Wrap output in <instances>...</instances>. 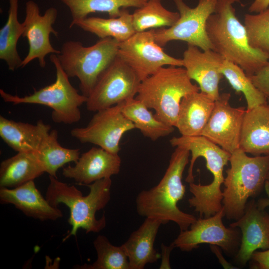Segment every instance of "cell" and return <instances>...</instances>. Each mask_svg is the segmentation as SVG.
I'll list each match as a JSON object with an SVG mask.
<instances>
[{
  "instance_id": "cell-17",
  "label": "cell",
  "mask_w": 269,
  "mask_h": 269,
  "mask_svg": "<svg viewBox=\"0 0 269 269\" xmlns=\"http://www.w3.org/2000/svg\"><path fill=\"white\" fill-rule=\"evenodd\" d=\"M182 60L188 77L198 84L200 91L217 100L220 95V81L223 77L220 72L223 57L212 49L202 50L188 44Z\"/></svg>"
},
{
  "instance_id": "cell-40",
  "label": "cell",
  "mask_w": 269,
  "mask_h": 269,
  "mask_svg": "<svg viewBox=\"0 0 269 269\" xmlns=\"http://www.w3.org/2000/svg\"><path fill=\"white\" fill-rule=\"evenodd\" d=\"M267 104L269 107V95L267 97Z\"/></svg>"
},
{
  "instance_id": "cell-24",
  "label": "cell",
  "mask_w": 269,
  "mask_h": 269,
  "mask_svg": "<svg viewBox=\"0 0 269 269\" xmlns=\"http://www.w3.org/2000/svg\"><path fill=\"white\" fill-rule=\"evenodd\" d=\"M35 152H17L0 165V187L14 188L45 173Z\"/></svg>"
},
{
  "instance_id": "cell-8",
  "label": "cell",
  "mask_w": 269,
  "mask_h": 269,
  "mask_svg": "<svg viewBox=\"0 0 269 269\" xmlns=\"http://www.w3.org/2000/svg\"><path fill=\"white\" fill-rule=\"evenodd\" d=\"M179 13L172 26L152 29L155 42L163 47L173 40H180L197 46L202 50H213L206 31L209 17L215 12L218 0H198L195 7H190L183 0H173Z\"/></svg>"
},
{
  "instance_id": "cell-19",
  "label": "cell",
  "mask_w": 269,
  "mask_h": 269,
  "mask_svg": "<svg viewBox=\"0 0 269 269\" xmlns=\"http://www.w3.org/2000/svg\"><path fill=\"white\" fill-rule=\"evenodd\" d=\"M0 202L12 204L26 216L41 221H55L63 217L62 211L41 195L34 180L14 188L0 187Z\"/></svg>"
},
{
  "instance_id": "cell-11",
  "label": "cell",
  "mask_w": 269,
  "mask_h": 269,
  "mask_svg": "<svg viewBox=\"0 0 269 269\" xmlns=\"http://www.w3.org/2000/svg\"><path fill=\"white\" fill-rule=\"evenodd\" d=\"M225 216L222 209L207 218H200L187 230L180 231L173 242L175 248L183 252H190L202 244H209L220 247L228 256L237 254L241 242L239 228H227L222 221Z\"/></svg>"
},
{
  "instance_id": "cell-10",
  "label": "cell",
  "mask_w": 269,
  "mask_h": 269,
  "mask_svg": "<svg viewBox=\"0 0 269 269\" xmlns=\"http://www.w3.org/2000/svg\"><path fill=\"white\" fill-rule=\"evenodd\" d=\"M169 142L172 146L185 148L191 153L185 180L188 183L194 182L193 170L196 159L199 157L205 159L206 167L212 173L213 179L210 184L201 185L200 193L208 201L215 203L220 201L223 198L221 186L225 179L224 168L229 162L231 154L201 135L173 137Z\"/></svg>"
},
{
  "instance_id": "cell-4",
  "label": "cell",
  "mask_w": 269,
  "mask_h": 269,
  "mask_svg": "<svg viewBox=\"0 0 269 269\" xmlns=\"http://www.w3.org/2000/svg\"><path fill=\"white\" fill-rule=\"evenodd\" d=\"M229 162L222 206L225 216L237 220L244 214L248 199L257 196L264 187L269 173V155L251 157L239 148L231 153Z\"/></svg>"
},
{
  "instance_id": "cell-33",
  "label": "cell",
  "mask_w": 269,
  "mask_h": 269,
  "mask_svg": "<svg viewBox=\"0 0 269 269\" xmlns=\"http://www.w3.org/2000/svg\"><path fill=\"white\" fill-rule=\"evenodd\" d=\"M244 25L250 45L255 49L269 53V6L256 14H246Z\"/></svg>"
},
{
  "instance_id": "cell-38",
  "label": "cell",
  "mask_w": 269,
  "mask_h": 269,
  "mask_svg": "<svg viewBox=\"0 0 269 269\" xmlns=\"http://www.w3.org/2000/svg\"><path fill=\"white\" fill-rule=\"evenodd\" d=\"M212 252L216 256L220 263L225 269H237L229 263L222 255L220 248L216 245H210Z\"/></svg>"
},
{
  "instance_id": "cell-22",
  "label": "cell",
  "mask_w": 269,
  "mask_h": 269,
  "mask_svg": "<svg viewBox=\"0 0 269 269\" xmlns=\"http://www.w3.org/2000/svg\"><path fill=\"white\" fill-rule=\"evenodd\" d=\"M215 100L200 91L184 97L180 104L175 127L181 135H201L211 116Z\"/></svg>"
},
{
  "instance_id": "cell-31",
  "label": "cell",
  "mask_w": 269,
  "mask_h": 269,
  "mask_svg": "<svg viewBox=\"0 0 269 269\" xmlns=\"http://www.w3.org/2000/svg\"><path fill=\"white\" fill-rule=\"evenodd\" d=\"M220 72L237 92L244 94L247 104V110L267 103L266 96L255 86L240 66L225 59Z\"/></svg>"
},
{
  "instance_id": "cell-23",
  "label": "cell",
  "mask_w": 269,
  "mask_h": 269,
  "mask_svg": "<svg viewBox=\"0 0 269 269\" xmlns=\"http://www.w3.org/2000/svg\"><path fill=\"white\" fill-rule=\"evenodd\" d=\"M240 148L255 156L269 155V107L267 103L246 110Z\"/></svg>"
},
{
  "instance_id": "cell-21",
  "label": "cell",
  "mask_w": 269,
  "mask_h": 269,
  "mask_svg": "<svg viewBox=\"0 0 269 269\" xmlns=\"http://www.w3.org/2000/svg\"><path fill=\"white\" fill-rule=\"evenodd\" d=\"M50 129V126L42 120L32 125L0 116V136L9 147L17 152H37Z\"/></svg>"
},
{
  "instance_id": "cell-15",
  "label": "cell",
  "mask_w": 269,
  "mask_h": 269,
  "mask_svg": "<svg viewBox=\"0 0 269 269\" xmlns=\"http://www.w3.org/2000/svg\"><path fill=\"white\" fill-rule=\"evenodd\" d=\"M231 94H220L215 101L211 116L201 135L218 145L231 154L240 148L244 116V107H233L230 104Z\"/></svg>"
},
{
  "instance_id": "cell-32",
  "label": "cell",
  "mask_w": 269,
  "mask_h": 269,
  "mask_svg": "<svg viewBox=\"0 0 269 269\" xmlns=\"http://www.w3.org/2000/svg\"><path fill=\"white\" fill-rule=\"evenodd\" d=\"M97 253L96 261L91 265L80 267L85 269H130L128 257L121 246L111 243L104 235H99L93 242Z\"/></svg>"
},
{
  "instance_id": "cell-3",
  "label": "cell",
  "mask_w": 269,
  "mask_h": 269,
  "mask_svg": "<svg viewBox=\"0 0 269 269\" xmlns=\"http://www.w3.org/2000/svg\"><path fill=\"white\" fill-rule=\"evenodd\" d=\"M49 178L46 199L54 207H58L62 203L70 210L68 223L72 228L63 239V242L71 236H76L80 229L89 233H99L105 228L106 225L105 215L97 219L96 213L104 208L110 200L111 178H105L86 185L90 191L86 196L74 185H69L52 176L49 175Z\"/></svg>"
},
{
  "instance_id": "cell-29",
  "label": "cell",
  "mask_w": 269,
  "mask_h": 269,
  "mask_svg": "<svg viewBox=\"0 0 269 269\" xmlns=\"http://www.w3.org/2000/svg\"><path fill=\"white\" fill-rule=\"evenodd\" d=\"M69 9L72 21L69 28L76 21L96 12H107L110 17L119 16L122 8L142 6L147 0H60Z\"/></svg>"
},
{
  "instance_id": "cell-2",
  "label": "cell",
  "mask_w": 269,
  "mask_h": 269,
  "mask_svg": "<svg viewBox=\"0 0 269 269\" xmlns=\"http://www.w3.org/2000/svg\"><path fill=\"white\" fill-rule=\"evenodd\" d=\"M189 155L188 149L176 147L159 183L148 190L141 191L137 195L136 209L139 216L160 220L163 224L173 222L180 231L187 230L196 221L194 216L184 212L177 206L186 191L182 179Z\"/></svg>"
},
{
  "instance_id": "cell-7",
  "label": "cell",
  "mask_w": 269,
  "mask_h": 269,
  "mask_svg": "<svg viewBox=\"0 0 269 269\" xmlns=\"http://www.w3.org/2000/svg\"><path fill=\"white\" fill-rule=\"evenodd\" d=\"M50 59L56 70L54 83L23 97L13 95L0 89V97L5 102L13 105L32 104L50 107L52 110V120L55 123H76L81 118L80 107L86 103L87 97L80 94L71 84L57 54H51Z\"/></svg>"
},
{
  "instance_id": "cell-14",
  "label": "cell",
  "mask_w": 269,
  "mask_h": 269,
  "mask_svg": "<svg viewBox=\"0 0 269 269\" xmlns=\"http://www.w3.org/2000/svg\"><path fill=\"white\" fill-rule=\"evenodd\" d=\"M25 11L22 37L26 38L29 48L27 54L22 60L21 68L25 67L35 59L38 60L41 67L44 68L47 55L60 53L59 50L53 47L50 40L51 33L56 37L58 36V31L52 26L57 19L58 10L55 7H50L41 15L37 3L28 0L25 3Z\"/></svg>"
},
{
  "instance_id": "cell-42",
  "label": "cell",
  "mask_w": 269,
  "mask_h": 269,
  "mask_svg": "<svg viewBox=\"0 0 269 269\" xmlns=\"http://www.w3.org/2000/svg\"></svg>"
},
{
  "instance_id": "cell-34",
  "label": "cell",
  "mask_w": 269,
  "mask_h": 269,
  "mask_svg": "<svg viewBox=\"0 0 269 269\" xmlns=\"http://www.w3.org/2000/svg\"><path fill=\"white\" fill-rule=\"evenodd\" d=\"M250 78L255 86L262 91L266 97L269 95V62L266 66Z\"/></svg>"
},
{
  "instance_id": "cell-35",
  "label": "cell",
  "mask_w": 269,
  "mask_h": 269,
  "mask_svg": "<svg viewBox=\"0 0 269 269\" xmlns=\"http://www.w3.org/2000/svg\"><path fill=\"white\" fill-rule=\"evenodd\" d=\"M252 267L255 269H269V249L264 251H255L253 254Z\"/></svg>"
},
{
  "instance_id": "cell-28",
  "label": "cell",
  "mask_w": 269,
  "mask_h": 269,
  "mask_svg": "<svg viewBox=\"0 0 269 269\" xmlns=\"http://www.w3.org/2000/svg\"><path fill=\"white\" fill-rule=\"evenodd\" d=\"M58 135L57 130H51L35 152L45 172L56 178V173L59 168L68 163H75L80 156L79 149L67 148L61 146L58 141Z\"/></svg>"
},
{
  "instance_id": "cell-18",
  "label": "cell",
  "mask_w": 269,
  "mask_h": 269,
  "mask_svg": "<svg viewBox=\"0 0 269 269\" xmlns=\"http://www.w3.org/2000/svg\"><path fill=\"white\" fill-rule=\"evenodd\" d=\"M121 165L119 154L100 147H93L82 153L74 165L63 167L62 174L78 184L86 185L118 174Z\"/></svg>"
},
{
  "instance_id": "cell-41",
  "label": "cell",
  "mask_w": 269,
  "mask_h": 269,
  "mask_svg": "<svg viewBox=\"0 0 269 269\" xmlns=\"http://www.w3.org/2000/svg\"><path fill=\"white\" fill-rule=\"evenodd\" d=\"M267 180H269V173L268 174Z\"/></svg>"
},
{
  "instance_id": "cell-16",
  "label": "cell",
  "mask_w": 269,
  "mask_h": 269,
  "mask_svg": "<svg viewBox=\"0 0 269 269\" xmlns=\"http://www.w3.org/2000/svg\"><path fill=\"white\" fill-rule=\"evenodd\" d=\"M229 226L241 232V242L235 257L239 265H245L258 249H269V214L260 209L255 200L248 201L243 216Z\"/></svg>"
},
{
  "instance_id": "cell-13",
  "label": "cell",
  "mask_w": 269,
  "mask_h": 269,
  "mask_svg": "<svg viewBox=\"0 0 269 269\" xmlns=\"http://www.w3.org/2000/svg\"><path fill=\"white\" fill-rule=\"evenodd\" d=\"M122 103L96 112L86 127L71 130V135L82 143H92L119 154L123 135L135 128L122 113Z\"/></svg>"
},
{
  "instance_id": "cell-12",
  "label": "cell",
  "mask_w": 269,
  "mask_h": 269,
  "mask_svg": "<svg viewBox=\"0 0 269 269\" xmlns=\"http://www.w3.org/2000/svg\"><path fill=\"white\" fill-rule=\"evenodd\" d=\"M118 56L133 69L141 81L165 66L183 67L182 59L168 55L157 44L152 29L135 32L121 42Z\"/></svg>"
},
{
  "instance_id": "cell-30",
  "label": "cell",
  "mask_w": 269,
  "mask_h": 269,
  "mask_svg": "<svg viewBox=\"0 0 269 269\" xmlns=\"http://www.w3.org/2000/svg\"><path fill=\"white\" fill-rule=\"evenodd\" d=\"M136 32L164 27H170L178 20V12L165 8L161 0H149L142 6L137 8L132 14Z\"/></svg>"
},
{
  "instance_id": "cell-20",
  "label": "cell",
  "mask_w": 269,
  "mask_h": 269,
  "mask_svg": "<svg viewBox=\"0 0 269 269\" xmlns=\"http://www.w3.org/2000/svg\"><path fill=\"white\" fill-rule=\"evenodd\" d=\"M162 224L160 220L145 218L139 228L121 245L128 257L130 269H143L146 265L154 263L161 258L154 244Z\"/></svg>"
},
{
  "instance_id": "cell-9",
  "label": "cell",
  "mask_w": 269,
  "mask_h": 269,
  "mask_svg": "<svg viewBox=\"0 0 269 269\" xmlns=\"http://www.w3.org/2000/svg\"><path fill=\"white\" fill-rule=\"evenodd\" d=\"M141 81L118 56L102 72L87 97V109L97 112L135 98Z\"/></svg>"
},
{
  "instance_id": "cell-25",
  "label": "cell",
  "mask_w": 269,
  "mask_h": 269,
  "mask_svg": "<svg viewBox=\"0 0 269 269\" xmlns=\"http://www.w3.org/2000/svg\"><path fill=\"white\" fill-rule=\"evenodd\" d=\"M74 26L93 33L100 39L111 37L120 43L136 32L133 25V15L127 10H122L121 15L117 17H87L75 22L71 28Z\"/></svg>"
},
{
  "instance_id": "cell-39",
  "label": "cell",
  "mask_w": 269,
  "mask_h": 269,
  "mask_svg": "<svg viewBox=\"0 0 269 269\" xmlns=\"http://www.w3.org/2000/svg\"><path fill=\"white\" fill-rule=\"evenodd\" d=\"M264 188L267 194V197L260 199L257 202L258 207L261 209H265L269 206V180L266 181Z\"/></svg>"
},
{
  "instance_id": "cell-27",
  "label": "cell",
  "mask_w": 269,
  "mask_h": 269,
  "mask_svg": "<svg viewBox=\"0 0 269 269\" xmlns=\"http://www.w3.org/2000/svg\"><path fill=\"white\" fill-rule=\"evenodd\" d=\"M121 111L135 128L144 136L153 141L168 135L174 130V127L158 119L148 108L135 98L122 103Z\"/></svg>"
},
{
  "instance_id": "cell-1",
  "label": "cell",
  "mask_w": 269,
  "mask_h": 269,
  "mask_svg": "<svg viewBox=\"0 0 269 269\" xmlns=\"http://www.w3.org/2000/svg\"><path fill=\"white\" fill-rule=\"evenodd\" d=\"M236 2L240 0H218L206 31L213 50L240 66L250 77L269 63V55L250 45L245 25L233 5Z\"/></svg>"
},
{
  "instance_id": "cell-26",
  "label": "cell",
  "mask_w": 269,
  "mask_h": 269,
  "mask_svg": "<svg viewBox=\"0 0 269 269\" xmlns=\"http://www.w3.org/2000/svg\"><path fill=\"white\" fill-rule=\"evenodd\" d=\"M8 3L7 21L0 29V59L6 63L10 71H14L21 66L22 60L17 44L22 36L24 26L18 19L19 0H8Z\"/></svg>"
},
{
  "instance_id": "cell-5",
  "label": "cell",
  "mask_w": 269,
  "mask_h": 269,
  "mask_svg": "<svg viewBox=\"0 0 269 269\" xmlns=\"http://www.w3.org/2000/svg\"><path fill=\"white\" fill-rule=\"evenodd\" d=\"M200 91L183 67H163L141 81L135 97L161 121L175 127L180 102L185 96Z\"/></svg>"
},
{
  "instance_id": "cell-37",
  "label": "cell",
  "mask_w": 269,
  "mask_h": 269,
  "mask_svg": "<svg viewBox=\"0 0 269 269\" xmlns=\"http://www.w3.org/2000/svg\"><path fill=\"white\" fill-rule=\"evenodd\" d=\"M269 6V0H254L249 7L251 13H258L267 9Z\"/></svg>"
},
{
  "instance_id": "cell-6",
  "label": "cell",
  "mask_w": 269,
  "mask_h": 269,
  "mask_svg": "<svg viewBox=\"0 0 269 269\" xmlns=\"http://www.w3.org/2000/svg\"><path fill=\"white\" fill-rule=\"evenodd\" d=\"M120 42L107 37L85 46L79 41L68 40L57 54L69 77H76L82 94L88 97L102 72L118 56Z\"/></svg>"
},
{
  "instance_id": "cell-36",
  "label": "cell",
  "mask_w": 269,
  "mask_h": 269,
  "mask_svg": "<svg viewBox=\"0 0 269 269\" xmlns=\"http://www.w3.org/2000/svg\"><path fill=\"white\" fill-rule=\"evenodd\" d=\"M175 248L172 242L169 246H166L163 243L161 244V261L159 266L160 269H171L170 263V256L172 250Z\"/></svg>"
}]
</instances>
